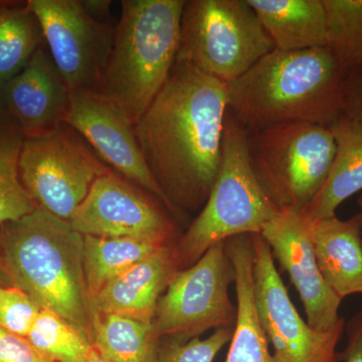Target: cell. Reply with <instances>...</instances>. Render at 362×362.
I'll use <instances>...</instances> for the list:
<instances>
[{"label":"cell","mask_w":362,"mask_h":362,"mask_svg":"<svg viewBox=\"0 0 362 362\" xmlns=\"http://www.w3.org/2000/svg\"><path fill=\"white\" fill-rule=\"evenodd\" d=\"M228 84L175 63L134 125L145 163L173 214L204 207L221 161Z\"/></svg>","instance_id":"6da1fadb"},{"label":"cell","mask_w":362,"mask_h":362,"mask_svg":"<svg viewBox=\"0 0 362 362\" xmlns=\"http://www.w3.org/2000/svg\"><path fill=\"white\" fill-rule=\"evenodd\" d=\"M345 78L327 47L274 49L228 84V111L247 133L294 122L329 128L343 115Z\"/></svg>","instance_id":"7a4b0ae2"},{"label":"cell","mask_w":362,"mask_h":362,"mask_svg":"<svg viewBox=\"0 0 362 362\" xmlns=\"http://www.w3.org/2000/svg\"><path fill=\"white\" fill-rule=\"evenodd\" d=\"M0 278L92 339L84 237L69 221L37 206L21 220L1 225Z\"/></svg>","instance_id":"3957f363"},{"label":"cell","mask_w":362,"mask_h":362,"mask_svg":"<svg viewBox=\"0 0 362 362\" xmlns=\"http://www.w3.org/2000/svg\"><path fill=\"white\" fill-rule=\"evenodd\" d=\"M185 0H123L98 94L137 123L168 82Z\"/></svg>","instance_id":"277c9868"},{"label":"cell","mask_w":362,"mask_h":362,"mask_svg":"<svg viewBox=\"0 0 362 362\" xmlns=\"http://www.w3.org/2000/svg\"><path fill=\"white\" fill-rule=\"evenodd\" d=\"M247 141L246 129L228 109L218 177L201 213L173 247L178 271L194 265L218 243L259 235L280 213L255 177Z\"/></svg>","instance_id":"5b68a950"},{"label":"cell","mask_w":362,"mask_h":362,"mask_svg":"<svg viewBox=\"0 0 362 362\" xmlns=\"http://www.w3.org/2000/svg\"><path fill=\"white\" fill-rule=\"evenodd\" d=\"M274 49L247 0H185L175 63L230 84Z\"/></svg>","instance_id":"8992f818"},{"label":"cell","mask_w":362,"mask_h":362,"mask_svg":"<svg viewBox=\"0 0 362 362\" xmlns=\"http://www.w3.org/2000/svg\"><path fill=\"white\" fill-rule=\"evenodd\" d=\"M249 158L259 187L279 209L302 211L318 194L337 152L328 127L280 124L247 133Z\"/></svg>","instance_id":"52a82bcc"},{"label":"cell","mask_w":362,"mask_h":362,"mask_svg":"<svg viewBox=\"0 0 362 362\" xmlns=\"http://www.w3.org/2000/svg\"><path fill=\"white\" fill-rule=\"evenodd\" d=\"M233 282L235 271L225 240L207 250L194 265L173 276L152 321L157 337L187 343L206 331L233 327L237 306L228 294Z\"/></svg>","instance_id":"ba28073f"},{"label":"cell","mask_w":362,"mask_h":362,"mask_svg":"<svg viewBox=\"0 0 362 362\" xmlns=\"http://www.w3.org/2000/svg\"><path fill=\"white\" fill-rule=\"evenodd\" d=\"M75 133L63 123L45 134L25 136L18 161L21 183L35 204L66 221L108 169Z\"/></svg>","instance_id":"9c48e42d"},{"label":"cell","mask_w":362,"mask_h":362,"mask_svg":"<svg viewBox=\"0 0 362 362\" xmlns=\"http://www.w3.org/2000/svg\"><path fill=\"white\" fill-rule=\"evenodd\" d=\"M49 54L71 90L97 92L113 45L114 28L78 0H28Z\"/></svg>","instance_id":"30bf717a"},{"label":"cell","mask_w":362,"mask_h":362,"mask_svg":"<svg viewBox=\"0 0 362 362\" xmlns=\"http://www.w3.org/2000/svg\"><path fill=\"white\" fill-rule=\"evenodd\" d=\"M252 237L257 309L274 356L280 362H338L337 347L344 333V319L326 331L305 322L290 299L270 247L261 235Z\"/></svg>","instance_id":"8fae6325"},{"label":"cell","mask_w":362,"mask_h":362,"mask_svg":"<svg viewBox=\"0 0 362 362\" xmlns=\"http://www.w3.org/2000/svg\"><path fill=\"white\" fill-rule=\"evenodd\" d=\"M69 223L82 235L163 245H175L178 240L175 223L160 204L109 169L98 176Z\"/></svg>","instance_id":"7c38bea8"},{"label":"cell","mask_w":362,"mask_h":362,"mask_svg":"<svg viewBox=\"0 0 362 362\" xmlns=\"http://www.w3.org/2000/svg\"><path fill=\"white\" fill-rule=\"evenodd\" d=\"M64 123L82 136L117 173L153 195L173 214L145 163L134 126L115 105L93 90H71Z\"/></svg>","instance_id":"4fadbf2b"},{"label":"cell","mask_w":362,"mask_h":362,"mask_svg":"<svg viewBox=\"0 0 362 362\" xmlns=\"http://www.w3.org/2000/svg\"><path fill=\"white\" fill-rule=\"evenodd\" d=\"M259 235L270 247L272 256L289 275L306 313L307 323L316 330L334 327L342 300L326 284L317 264L308 226L301 214L281 209Z\"/></svg>","instance_id":"5bb4252c"},{"label":"cell","mask_w":362,"mask_h":362,"mask_svg":"<svg viewBox=\"0 0 362 362\" xmlns=\"http://www.w3.org/2000/svg\"><path fill=\"white\" fill-rule=\"evenodd\" d=\"M70 94L49 52L40 47L28 65L2 86L1 103L25 136H35L64 123Z\"/></svg>","instance_id":"9a60e30c"},{"label":"cell","mask_w":362,"mask_h":362,"mask_svg":"<svg viewBox=\"0 0 362 362\" xmlns=\"http://www.w3.org/2000/svg\"><path fill=\"white\" fill-rule=\"evenodd\" d=\"M175 245L162 247L124 272L90 299L93 312L152 322L157 303L178 271Z\"/></svg>","instance_id":"2e32d148"},{"label":"cell","mask_w":362,"mask_h":362,"mask_svg":"<svg viewBox=\"0 0 362 362\" xmlns=\"http://www.w3.org/2000/svg\"><path fill=\"white\" fill-rule=\"evenodd\" d=\"M226 251L235 271L237 319L225 362H280L271 354L257 309L252 235L226 240Z\"/></svg>","instance_id":"e0dca14e"},{"label":"cell","mask_w":362,"mask_h":362,"mask_svg":"<svg viewBox=\"0 0 362 362\" xmlns=\"http://www.w3.org/2000/svg\"><path fill=\"white\" fill-rule=\"evenodd\" d=\"M317 264L326 284L343 300L362 294V240L358 214L307 223Z\"/></svg>","instance_id":"ac0fdd59"},{"label":"cell","mask_w":362,"mask_h":362,"mask_svg":"<svg viewBox=\"0 0 362 362\" xmlns=\"http://www.w3.org/2000/svg\"><path fill=\"white\" fill-rule=\"evenodd\" d=\"M276 51L327 47V13L323 0H247Z\"/></svg>","instance_id":"d6986e66"},{"label":"cell","mask_w":362,"mask_h":362,"mask_svg":"<svg viewBox=\"0 0 362 362\" xmlns=\"http://www.w3.org/2000/svg\"><path fill=\"white\" fill-rule=\"evenodd\" d=\"M329 129L337 152L320 192L300 213L306 223L337 216V207L362 190V124L342 115Z\"/></svg>","instance_id":"ffe728a7"},{"label":"cell","mask_w":362,"mask_h":362,"mask_svg":"<svg viewBox=\"0 0 362 362\" xmlns=\"http://www.w3.org/2000/svg\"><path fill=\"white\" fill-rule=\"evenodd\" d=\"M160 339L153 322L92 313V343L108 362H156Z\"/></svg>","instance_id":"44dd1931"},{"label":"cell","mask_w":362,"mask_h":362,"mask_svg":"<svg viewBox=\"0 0 362 362\" xmlns=\"http://www.w3.org/2000/svg\"><path fill=\"white\" fill-rule=\"evenodd\" d=\"M83 237L85 280L90 299L131 267L170 246L130 238Z\"/></svg>","instance_id":"7402d4cb"},{"label":"cell","mask_w":362,"mask_h":362,"mask_svg":"<svg viewBox=\"0 0 362 362\" xmlns=\"http://www.w3.org/2000/svg\"><path fill=\"white\" fill-rule=\"evenodd\" d=\"M42 37L28 2L0 4V87L28 65Z\"/></svg>","instance_id":"603a6c76"},{"label":"cell","mask_w":362,"mask_h":362,"mask_svg":"<svg viewBox=\"0 0 362 362\" xmlns=\"http://www.w3.org/2000/svg\"><path fill=\"white\" fill-rule=\"evenodd\" d=\"M25 138L8 116L0 118V226L21 220L37 207L23 187L18 171Z\"/></svg>","instance_id":"cb8c5ba5"},{"label":"cell","mask_w":362,"mask_h":362,"mask_svg":"<svg viewBox=\"0 0 362 362\" xmlns=\"http://www.w3.org/2000/svg\"><path fill=\"white\" fill-rule=\"evenodd\" d=\"M26 339L54 362H87L94 349L89 335L58 314L44 309Z\"/></svg>","instance_id":"d4e9b609"},{"label":"cell","mask_w":362,"mask_h":362,"mask_svg":"<svg viewBox=\"0 0 362 362\" xmlns=\"http://www.w3.org/2000/svg\"><path fill=\"white\" fill-rule=\"evenodd\" d=\"M327 13V47L343 70L362 69V0H323Z\"/></svg>","instance_id":"484cf974"},{"label":"cell","mask_w":362,"mask_h":362,"mask_svg":"<svg viewBox=\"0 0 362 362\" xmlns=\"http://www.w3.org/2000/svg\"><path fill=\"white\" fill-rule=\"evenodd\" d=\"M233 327L214 330L206 339L194 338L187 343L160 339L156 362H214L226 343L230 342Z\"/></svg>","instance_id":"4316f807"},{"label":"cell","mask_w":362,"mask_h":362,"mask_svg":"<svg viewBox=\"0 0 362 362\" xmlns=\"http://www.w3.org/2000/svg\"><path fill=\"white\" fill-rule=\"evenodd\" d=\"M40 311L39 305L23 290L0 284V327L26 338Z\"/></svg>","instance_id":"83f0119b"},{"label":"cell","mask_w":362,"mask_h":362,"mask_svg":"<svg viewBox=\"0 0 362 362\" xmlns=\"http://www.w3.org/2000/svg\"><path fill=\"white\" fill-rule=\"evenodd\" d=\"M0 362H54L33 346L25 337L0 327Z\"/></svg>","instance_id":"f1b7e54d"},{"label":"cell","mask_w":362,"mask_h":362,"mask_svg":"<svg viewBox=\"0 0 362 362\" xmlns=\"http://www.w3.org/2000/svg\"><path fill=\"white\" fill-rule=\"evenodd\" d=\"M343 116L362 124V69L346 73L343 88Z\"/></svg>","instance_id":"f546056e"},{"label":"cell","mask_w":362,"mask_h":362,"mask_svg":"<svg viewBox=\"0 0 362 362\" xmlns=\"http://www.w3.org/2000/svg\"><path fill=\"white\" fill-rule=\"evenodd\" d=\"M347 344L337 354L338 362H362V305L345 326Z\"/></svg>","instance_id":"4dcf8cb0"},{"label":"cell","mask_w":362,"mask_h":362,"mask_svg":"<svg viewBox=\"0 0 362 362\" xmlns=\"http://www.w3.org/2000/svg\"><path fill=\"white\" fill-rule=\"evenodd\" d=\"M87 362H108L106 359H104L103 357L100 356L99 354L96 351V349H93V351L90 352L89 358H88Z\"/></svg>","instance_id":"1f68e13d"},{"label":"cell","mask_w":362,"mask_h":362,"mask_svg":"<svg viewBox=\"0 0 362 362\" xmlns=\"http://www.w3.org/2000/svg\"><path fill=\"white\" fill-rule=\"evenodd\" d=\"M357 206L359 209V218H361V240H362V195L357 199Z\"/></svg>","instance_id":"d6a6232c"},{"label":"cell","mask_w":362,"mask_h":362,"mask_svg":"<svg viewBox=\"0 0 362 362\" xmlns=\"http://www.w3.org/2000/svg\"><path fill=\"white\" fill-rule=\"evenodd\" d=\"M0 102H1V87H0Z\"/></svg>","instance_id":"836d02e7"},{"label":"cell","mask_w":362,"mask_h":362,"mask_svg":"<svg viewBox=\"0 0 362 362\" xmlns=\"http://www.w3.org/2000/svg\"><path fill=\"white\" fill-rule=\"evenodd\" d=\"M0 282H1V281H0Z\"/></svg>","instance_id":"e575fe53"}]
</instances>
